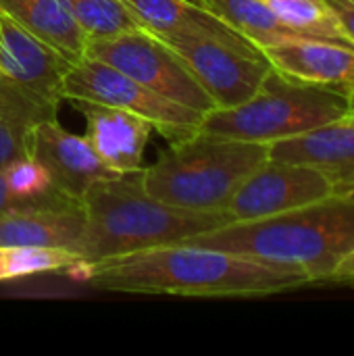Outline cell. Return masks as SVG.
Listing matches in <instances>:
<instances>
[{
	"mask_svg": "<svg viewBox=\"0 0 354 356\" xmlns=\"http://www.w3.org/2000/svg\"><path fill=\"white\" fill-rule=\"evenodd\" d=\"M98 290L179 296H265L313 284L296 265L267 263L188 242L79 263Z\"/></svg>",
	"mask_w": 354,
	"mask_h": 356,
	"instance_id": "1",
	"label": "cell"
},
{
	"mask_svg": "<svg viewBox=\"0 0 354 356\" xmlns=\"http://www.w3.org/2000/svg\"><path fill=\"white\" fill-rule=\"evenodd\" d=\"M186 242L257 261L296 265L311 282H325L354 250V198L332 194L280 215L232 221Z\"/></svg>",
	"mask_w": 354,
	"mask_h": 356,
	"instance_id": "2",
	"label": "cell"
},
{
	"mask_svg": "<svg viewBox=\"0 0 354 356\" xmlns=\"http://www.w3.org/2000/svg\"><path fill=\"white\" fill-rule=\"evenodd\" d=\"M81 204L86 225L75 248L81 263L179 244L230 223L223 211H186L152 198L144 188L142 167L92 184Z\"/></svg>",
	"mask_w": 354,
	"mask_h": 356,
	"instance_id": "3",
	"label": "cell"
},
{
	"mask_svg": "<svg viewBox=\"0 0 354 356\" xmlns=\"http://www.w3.org/2000/svg\"><path fill=\"white\" fill-rule=\"evenodd\" d=\"M267 159L269 144L198 129L173 142L150 167H142V181L152 198L169 207L221 213L238 186Z\"/></svg>",
	"mask_w": 354,
	"mask_h": 356,
	"instance_id": "4",
	"label": "cell"
},
{
	"mask_svg": "<svg viewBox=\"0 0 354 356\" xmlns=\"http://www.w3.org/2000/svg\"><path fill=\"white\" fill-rule=\"evenodd\" d=\"M348 115V96L330 88L290 79L271 69L246 102L215 108L204 115L200 129L234 140L273 144Z\"/></svg>",
	"mask_w": 354,
	"mask_h": 356,
	"instance_id": "5",
	"label": "cell"
},
{
	"mask_svg": "<svg viewBox=\"0 0 354 356\" xmlns=\"http://www.w3.org/2000/svg\"><path fill=\"white\" fill-rule=\"evenodd\" d=\"M86 56L98 58L148 90L209 115L217 108L209 92L198 83L188 63L156 33L140 27L113 38L88 42Z\"/></svg>",
	"mask_w": 354,
	"mask_h": 356,
	"instance_id": "6",
	"label": "cell"
},
{
	"mask_svg": "<svg viewBox=\"0 0 354 356\" xmlns=\"http://www.w3.org/2000/svg\"><path fill=\"white\" fill-rule=\"evenodd\" d=\"M63 100H88L129 111L148 119L173 142L196 134L204 119L200 111L177 104L92 56H83L71 67L63 81Z\"/></svg>",
	"mask_w": 354,
	"mask_h": 356,
	"instance_id": "7",
	"label": "cell"
},
{
	"mask_svg": "<svg viewBox=\"0 0 354 356\" xmlns=\"http://www.w3.org/2000/svg\"><path fill=\"white\" fill-rule=\"evenodd\" d=\"M190 67L217 108H232L257 94L273 69L255 42L215 38H163Z\"/></svg>",
	"mask_w": 354,
	"mask_h": 356,
	"instance_id": "8",
	"label": "cell"
},
{
	"mask_svg": "<svg viewBox=\"0 0 354 356\" xmlns=\"http://www.w3.org/2000/svg\"><path fill=\"white\" fill-rule=\"evenodd\" d=\"M334 194V181L319 167L267 159L234 192L225 204L232 221H250L307 207Z\"/></svg>",
	"mask_w": 354,
	"mask_h": 356,
	"instance_id": "9",
	"label": "cell"
},
{
	"mask_svg": "<svg viewBox=\"0 0 354 356\" xmlns=\"http://www.w3.org/2000/svg\"><path fill=\"white\" fill-rule=\"evenodd\" d=\"M73 63L0 10V77L35 100L58 108Z\"/></svg>",
	"mask_w": 354,
	"mask_h": 356,
	"instance_id": "10",
	"label": "cell"
},
{
	"mask_svg": "<svg viewBox=\"0 0 354 356\" xmlns=\"http://www.w3.org/2000/svg\"><path fill=\"white\" fill-rule=\"evenodd\" d=\"M31 156L48 171L61 192L77 200L83 198L92 184L119 175L96 154L86 136L67 131L56 119L42 121L33 127Z\"/></svg>",
	"mask_w": 354,
	"mask_h": 356,
	"instance_id": "11",
	"label": "cell"
},
{
	"mask_svg": "<svg viewBox=\"0 0 354 356\" xmlns=\"http://www.w3.org/2000/svg\"><path fill=\"white\" fill-rule=\"evenodd\" d=\"M271 67L290 79L330 88L351 98L354 92V48L319 40L296 38L263 48Z\"/></svg>",
	"mask_w": 354,
	"mask_h": 356,
	"instance_id": "12",
	"label": "cell"
},
{
	"mask_svg": "<svg viewBox=\"0 0 354 356\" xmlns=\"http://www.w3.org/2000/svg\"><path fill=\"white\" fill-rule=\"evenodd\" d=\"M75 108L88 123V140L96 154L117 173L136 171L142 167L144 150L152 134V123L129 111L73 100Z\"/></svg>",
	"mask_w": 354,
	"mask_h": 356,
	"instance_id": "13",
	"label": "cell"
},
{
	"mask_svg": "<svg viewBox=\"0 0 354 356\" xmlns=\"http://www.w3.org/2000/svg\"><path fill=\"white\" fill-rule=\"evenodd\" d=\"M269 159L319 167L334 188L354 181V117L344 115L307 134L273 142Z\"/></svg>",
	"mask_w": 354,
	"mask_h": 356,
	"instance_id": "14",
	"label": "cell"
},
{
	"mask_svg": "<svg viewBox=\"0 0 354 356\" xmlns=\"http://www.w3.org/2000/svg\"><path fill=\"white\" fill-rule=\"evenodd\" d=\"M86 225L83 204L10 211L0 215V246L75 250Z\"/></svg>",
	"mask_w": 354,
	"mask_h": 356,
	"instance_id": "15",
	"label": "cell"
},
{
	"mask_svg": "<svg viewBox=\"0 0 354 356\" xmlns=\"http://www.w3.org/2000/svg\"><path fill=\"white\" fill-rule=\"evenodd\" d=\"M140 25L161 38H244L196 0H121Z\"/></svg>",
	"mask_w": 354,
	"mask_h": 356,
	"instance_id": "16",
	"label": "cell"
},
{
	"mask_svg": "<svg viewBox=\"0 0 354 356\" xmlns=\"http://www.w3.org/2000/svg\"><path fill=\"white\" fill-rule=\"evenodd\" d=\"M0 10L50 44L73 65L86 56L88 40L65 0H0Z\"/></svg>",
	"mask_w": 354,
	"mask_h": 356,
	"instance_id": "17",
	"label": "cell"
},
{
	"mask_svg": "<svg viewBox=\"0 0 354 356\" xmlns=\"http://www.w3.org/2000/svg\"><path fill=\"white\" fill-rule=\"evenodd\" d=\"M56 113L58 108L35 100L0 77V169L17 159L31 156L33 127L56 119Z\"/></svg>",
	"mask_w": 354,
	"mask_h": 356,
	"instance_id": "18",
	"label": "cell"
},
{
	"mask_svg": "<svg viewBox=\"0 0 354 356\" xmlns=\"http://www.w3.org/2000/svg\"><path fill=\"white\" fill-rule=\"evenodd\" d=\"M202 8L225 21L246 40L259 48L275 46L296 38H309L294 27L286 25L269 6L261 0H196Z\"/></svg>",
	"mask_w": 354,
	"mask_h": 356,
	"instance_id": "19",
	"label": "cell"
},
{
	"mask_svg": "<svg viewBox=\"0 0 354 356\" xmlns=\"http://www.w3.org/2000/svg\"><path fill=\"white\" fill-rule=\"evenodd\" d=\"M261 2L269 6L286 25L294 27L296 31L309 38H319L354 48L353 42L340 27L336 15L328 8L323 0H261Z\"/></svg>",
	"mask_w": 354,
	"mask_h": 356,
	"instance_id": "20",
	"label": "cell"
},
{
	"mask_svg": "<svg viewBox=\"0 0 354 356\" xmlns=\"http://www.w3.org/2000/svg\"><path fill=\"white\" fill-rule=\"evenodd\" d=\"M81 257L69 248L42 246H0V282L71 271Z\"/></svg>",
	"mask_w": 354,
	"mask_h": 356,
	"instance_id": "21",
	"label": "cell"
},
{
	"mask_svg": "<svg viewBox=\"0 0 354 356\" xmlns=\"http://www.w3.org/2000/svg\"><path fill=\"white\" fill-rule=\"evenodd\" d=\"M88 42L140 29V21L121 0H65Z\"/></svg>",
	"mask_w": 354,
	"mask_h": 356,
	"instance_id": "22",
	"label": "cell"
},
{
	"mask_svg": "<svg viewBox=\"0 0 354 356\" xmlns=\"http://www.w3.org/2000/svg\"><path fill=\"white\" fill-rule=\"evenodd\" d=\"M2 175L10 192L21 198H35L54 186L48 171L33 156H23L8 163L2 167Z\"/></svg>",
	"mask_w": 354,
	"mask_h": 356,
	"instance_id": "23",
	"label": "cell"
},
{
	"mask_svg": "<svg viewBox=\"0 0 354 356\" xmlns=\"http://www.w3.org/2000/svg\"><path fill=\"white\" fill-rule=\"evenodd\" d=\"M73 204H81V200L61 192L56 186H52L48 192H44L35 198H21L10 192V188L6 186V179L2 175V169H0V215L10 213V211L44 209V207H73Z\"/></svg>",
	"mask_w": 354,
	"mask_h": 356,
	"instance_id": "24",
	"label": "cell"
},
{
	"mask_svg": "<svg viewBox=\"0 0 354 356\" xmlns=\"http://www.w3.org/2000/svg\"><path fill=\"white\" fill-rule=\"evenodd\" d=\"M323 2L336 15L340 27L354 44V0H323Z\"/></svg>",
	"mask_w": 354,
	"mask_h": 356,
	"instance_id": "25",
	"label": "cell"
},
{
	"mask_svg": "<svg viewBox=\"0 0 354 356\" xmlns=\"http://www.w3.org/2000/svg\"><path fill=\"white\" fill-rule=\"evenodd\" d=\"M332 282H354V250L348 252L336 267Z\"/></svg>",
	"mask_w": 354,
	"mask_h": 356,
	"instance_id": "26",
	"label": "cell"
},
{
	"mask_svg": "<svg viewBox=\"0 0 354 356\" xmlns=\"http://www.w3.org/2000/svg\"><path fill=\"white\" fill-rule=\"evenodd\" d=\"M334 194H338V196H346V198H354V181L336 186V188H334Z\"/></svg>",
	"mask_w": 354,
	"mask_h": 356,
	"instance_id": "27",
	"label": "cell"
},
{
	"mask_svg": "<svg viewBox=\"0 0 354 356\" xmlns=\"http://www.w3.org/2000/svg\"><path fill=\"white\" fill-rule=\"evenodd\" d=\"M348 115L354 117V92L351 94V98H348Z\"/></svg>",
	"mask_w": 354,
	"mask_h": 356,
	"instance_id": "28",
	"label": "cell"
}]
</instances>
